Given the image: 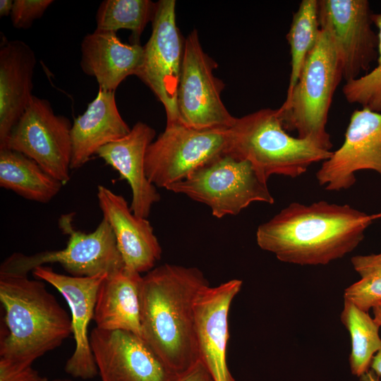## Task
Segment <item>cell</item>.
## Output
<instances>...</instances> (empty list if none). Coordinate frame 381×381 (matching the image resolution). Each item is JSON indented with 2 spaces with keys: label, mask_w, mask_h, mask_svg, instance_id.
<instances>
[{
  "label": "cell",
  "mask_w": 381,
  "mask_h": 381,
  "mask_svg": "<svg viewBox=\"0 0 381 381\" xmlns=\"http://www.w3.org/2000/svg\"><path fill=\"white\" fill-rule=\"evenodd\" d=\"M155 134L151 126L138 121L128 135L102 147L96 154L127 181L132 192L130 208L135 215L146 219L154 204L160 200L145 167L146 152Z\"/></svg>",
  "instance_id": "18"
},
{
  "label": "cell",
  "mask_w": 381,
  "mask_h": 381,
  "mask_svg": "<svg viewBox=\"0 0 381 381\" xmlns=\"http://www.w3.org/2000/svg\"><path fill=\"white\" fill-rule=\"evenodd\" d=\"M175 381H214L211 374L200 360L190 369L179 375Z\"/></svg>",
  "instance_id": "31"
},
{
  "label": "cell",
  "mask_w": 381,
  "mask_h": 381,
  "mask_svg": "<svg viewBox=\"0 0 381 381\" xmlns=\"http://www.w3.org/2000/svg\"><path fill=\"white\" fill-rule=\"evenodd\" d=\"M156 3L150 0H104L96 13V30L131 31V43H139L146 25L152 21Z\"/></svg>",
  "instance_id": "26"
},
{
  "label": "cell",
  "mask_w": 381,
  "mask_h": 381,
  "mask_svg": "<svg viewBox=\"0 0 381 381\" xmlns=\"http://www.w3.org/2000/svg\"><path fill=\"white\" fill-rule=\"evenodd\" d=\"M32 273L35 278L48 282L57 289L70 308L75 347L66 363V373L75 378H94L98 374V369L88 337V326L93 320L97 291L109 274L68 276L44 265L36 267Z\"/></svg>",
  "instance_id": "15"
},
{
  "label": "cell",
  "mask_w": 381,
  "mask_h": 381,
  "mask_svg": "<svg viewBox=\"0 0 381 381\" xmlns=\"http://www.w3.org/2000/svg\"><path fill=\"white\" fill-rule=\"evenodd\" d=\"M80 51L82 71L107 91L115 92L126 78L137 76L144 57L140 43H124L116 32L96 29L83 37Z\"/></svg>",
  "instance_id": "20"
},
{
  "label": "cell",
  "mask_w": 381,
  "mask_h": 381,
  "mask_svg": "<svg viewBox=\"0 0 381 381\" xmlns=\"http://www.w3.org/2000/svg\"><path fill=\"white\" fill-rule=\"evenodd\" d=\"M63 183L34 160L11 149L0 150V186L35 202L47 203Z\"/></svg>",
  "instance_id": "23"
},
{
  "label": "cell",
  "mask_w": 381,
  "mask_h": 381,
  "mask_svg": "<svg viewBox=\"0 0 381 381\" xmlns=\"http://www.w3.org/2000/svg\"><path fill=\"white\" fill-rule=\"evenodd\" d=\"M380 217L381 213L368 214L347 204L293 202L259 225L256 241L282 262L325 265L353 250Z\"/></svg>",
  "instance_id": "1"
},
{
  "label": "cell",
  "mask_w": 381,
  "mask_h": 381,
  "mask_svg": "<svg viewBox=\"0 0 381 381\" xmlns=\"http://www.w3.org/2000/svg\"><path fill=\"white\" fill-rule=\"evenodd\" d=\"M140 274L124 268L108 274L97 294L93 320L97 328L131 332L142 337Z\"/></svg>",
  "instance_id": "22"
},
{
  "label": "cell",
  "mask_w": 381,
  "mask_h": 381,
  "mask_svg": "<svg viewBox=\"0 0 381 381\" xmlns=\"http://www.w3.org/2000/svg\"><path fill=\"white\" fill-rule=\"evenodd\" d=\"M13 6L12 0H1L0 1V17L11 16Z\"/></svg>",
  "instance_id": "32"
},
{
  "label": "cell",
  "mask_w": 381,
  "mask_h": 381,
  "mask_svg": "<svg viewBox=\"0 0 381 381\" xmlns=\"http://www.w3.org/2000/svg\"><path fill=\"white\" fill-rule=\"evenodd\" d=\"M370 368L378 377H381V349L373 356Z\"/></svg>",
  "instance_id": "33"
},
{
  "label": "cell",
  "mask_w": 381,
  "mask_h": 381,
  "mask_svg": "<svg viewBox=\"0 0 381 381\" xmlns=\"http://www.w3.org/2000/svg\"><path fill=\"white\" fill-rule=\"evenodd\" d=\"M207 285L198 268L173 264L157 267L142 277V338L176 375L200 361L194 303Z\"/></svg>",
  "instance_id": "2"
},
{
  "label": "cell",
  "mask_w": 381,
  "mask_h": 381,
  "mask_svg": "<svg viewBox=\"0 0 381 381\" xmlns=\"http://www.w3.org/2000/svg\"><path fill=\"white\" fill-rule=\"evenodd\" d=\"M372 20L379 39L377 66L365 75L346 81L342 92L348 102L381 113V13H373Z\"/></svg>",
  "instance_id": "28"
},
{
  "label": "cell",
  "mask_w": 381,
  "mask_h": 381,
  "mask_svg": "<svg viewBox=\"0 0 381 381\" xmlns=\"http://www.w3.org/2000/svg\"><path fill=\"white\" fill-rule=\"evenodd\" d=\"M52 381H71L70 380H67V379H60V378H58V379H54Z\"/></svg>",
  "instance_id": "36"
},
{
  "label": "cell",
  "mask_w": 381,
  "mask_h": 381,
  "mask_svg": "<svg viewBox=\"0 0 381 381\" xmlns=\"http://www.w3.org/2000/svg\"><path fill=\"white\" fill-rule=\"evenodd\" d=\"M97 197L114 234L124 269L139 274L151 270L162 250L150 222L135 215L122 195L104 186H97Z\"/></svg>",
  "instance_id": "17"
},
{
  "label": "cell",
  "mask_w": 381,
  "mask_h": 381,
  "mask_svg": "<svg viewBox=\"0 0 381 381\" xmlns=\"http://www.w3.org/2000/svg\"><path fill=\"white\" fill-rule=\"evenodd\" d=\"M320 30L318 1L302 0L294 13L286 40L290 46L291 73L286 95L296 84L306 58L314 47Z\"/></svg>",
  "instance_id": "25"
},
{
  "label": "cell",
  "mask_w": 381,
  "mask_h": 381,
  "mask_svg": "<svg viewBox=\"0 0 381 381\" xmlns=\"http://www.w3.org/2000/svg\"><path fill=\"white\" fill-rule=\"evenodd\" d=\"M121 117L114 91L99 89L85 112L74 119L71 130V169L83 167L102 147L129 133Z\"/></svg>",
  "instance_id": "21"
},
{
  "label": "cell",
  "mask_w": 381,
  "mask_h": 381,
  "mask_svg": "<svg viewBox=\"0 0 381 381\" xmlns=\"http://www.w3.org/2000/svg\"><path fill=\"white\" fill-rule=\"evenodd\" d=\"M351 261L361 278L344 289V299L368 312L381 304V252L356 255Z\"/></svg>",
  "instance_id": "27"
},
{
  "label": "cell",
  "mask_w": 381,
  "mask_h": 381,
  "mask_svg": "<svg viewBox=\"0 0 381 381\" xmlns=\"http://www.w3.org/2000/svg\"><path fill=\"white\" fill-rule=\"evenodd\" d=\"M332 152L290 135L277 109H262L236 118L229 129L226 151L250 162L266 182L272 175L296 178L310 165L329 159Z\"/></svg>",
  "instance_id": "4"
},
{
  "label": "cell",
  "mask_w": 381,
  "mask_h": 381,
  "mask_svg": "<svg viewBox=\"0 0 381 381\" xmlns=\"http://www.w3.org/2000/svg\"><path fill=\"white\" fill-rule=\"evenodd\" d=\"M36 64L35 52L25 42L3 40L0 47V150L6 147L13 127L32 100Z\"/></svg>",
  "instance_id": "19"
},
{
  "label": "cell",
  "mask_w": 381,
  "mask_h": 381,
  "mask_svg": "<svg viewBox=\"0 0 381 381\" xmlns=\"http://www.w3.org/2000/svg\"><path fill=\"white\" fill-rule=\"evenodd\" d=\"M218 64L202 49L193 30L184 42L177 91L179 122L195 129L229 128L236 119L221 99L223 81L214 75Z\"/></svg>",
  "instance_id": "9"
},
{
  "label": "cell",
  "mask_w": 381,
  "mask_h": 381,
  "mask_svg": "<svg viewBox=\"0 0 381 381\" xmlns=\"http://www.w3.org/2000/svg\"><path fill=\"white\" fill-rule=\"evenodd\" d=\"M152 28L137 77L163 104L171 125L179 122L176 99L185 42L176 25L174 0L156 3Z\"/></svg>",
  "instance_id": "11"
},
{
  "label": "cell",
  "mask_w": 381,
  "mask_h": 381,
  "mask_svg": "<svg viewBox=\"0 0 381 381\" xmlns=\"http://www.w3.org/2000/svg\"><path fill=\"white\" fill-rule=\"evenodd\" d=\"M72 123L50 102L34 96L13 127L6 147L20 152L65 185L70 180Z\"/></svg>",
  "instance_id": "12"
},
{
  "label": "cell",
  "mask_w": 381,
  "mask_h": 381,
  "mask_svg": "<svg viewBox=\"0 0 381 381\" xmlns=\"http://www.w3.org/2000/svg\"><path fill=\"white\" fill-rule=\"evenodd\" d=\"M90 341L102 381H175L179 375L131 332L95 327Z\"/></svg>",
  "instance_id": "13"
},
{
  "label": "cell",
  "mask_w": 381,
  "mask_h": 381,
  "mask_svg": "<svg viewBox=\"0 0 381 381\" xmlns=\"http://www.w3.org/2000/svg\"><path fill=\"white\" fill-rule=\"evenodd\" d=\"M342 79L341 68L328 34L320 29L291 92L277 109L284 128L298 138L331 150L326 130L334 91Z\"/></svg>",
  "instance_id": "5"
},
{
  "label": "cell",
  "mask_w": 381,
  "mask_h": 381,
  "mask_svg": "<svg viewBox=\"0 0 381 381\" xmlns=\"http://www.w3.org/2000/svg\"><path fill=\"white\" fill-rule=\"evenodd\" d=\"M73 213L59 218L58 226L68 235L66 246L59 250L41 251L33 255L13 253L1 264L0 274L28 276L36 267L59 263L75 277H93L111 274L124 268L111 226L105 218L91 233L75 229Z\"/></svg>",
  "instance_id": "6"
},
{
  "label": "cell",
  "mask_w": 381,
  "mask_h": 381,
  "mask_svg": "<svg viewBox=\"0 0 381 381\" xmlns=\"http://www.w3.org/2000/svg\"><path fill=\"white\" fill-rule=\"evenodd\" d=\"M341 321L351 340L349 365L351 373L361 377L368 373L373 356L381 349L380 326L368 312L344 299Z\"/></svg>",
  "instance_id": "24"
},
{
  "label": "cell",
  "mask_w": 381,
  "mask_h": 381,
  "mask_svg": "<svg viewBox=\"0 0 381 381\" xmlns=\"http://www.w3.org/2000/svg\"><path fill=\"white\" fill-rule=\"evenodd\" d=\"M373 318L376 322L381 327V304L373 308Z\"/></svg>",
  "instance_id": "34"
},
{
  "label": "cell",
  "mask_w": 381,
  "mask_h": 381,
  "mask_svg": "<svg viewBox=\"0 0 381 381\" xmlns=\"http://www.w3.org/2000/svg\"><path fill=\"white\" fill-rule=\"evenodd\" d=\"M242 281L229 280L219 286H206L194 303L195 327L200 360L214 381H235L226 363L229 337V312Z\"/></svg>",
  "instance_id": "16"
},
{
  "label": "cell",
  "mask_w": 381,
  "mask_h": 381,
  "mask_svg": "<svg viewBox=\"0 0 381 381\" xmlns=\"http://www.w3.org/2000/svg\"><path fill=\"white\" fill-rule=\"evenodd\" d=\"M0 381H48L39 373L27 365L0 358Z\"/></svg>",
  "instance_id": "30"
},
{
  "label": "cell",
  "mask_w": 381,
  "mask_h": 381,
  "mask_svg": "<svg viewBox=\"0 0 381 381\" xmlns=\"http://www.w3.org/2000/svg\"><path fill=\"white\" fill-rule=\"evenodd\" d=\"M52 0H15L11 13L13 26L18 29H28L35 20L40 18Z\"/></svg>",
  "instance_id": "29"
},
{
  "label": "cell",
  "mask_w": 381,
  "mask_h": 381,
  "mask_svg": "<svg viewBox=\"0 0 381 381\" xmlns=\"http://www.w3.org/2000/svg\"><path fill=\"white\" fill-rule=\"evenodd\" d=\"M0 301L7 330L0 358L32 365L72 334L71 318L42 280L0 274Z\"/></svg>",
  "instance_id": "3"
},
{
  "label": "cell",
  "mask_w": 381,
  "mask_h": 381,
  "mask_svg": "<svg viewBox=\"0 0 381 381\" xmlns=\"http://www.w3.org/2000/svg\"><path fill=\"white\" fill-rule=\"evenodd\" d=\"M368 0H319L318 19L334 46L345 81L369 72L377 61L379 39L372 28Z\"/></svg>",
  "instance_id": "10"
},
{
  "label": "cell",
  "mask_w": 381,
  "mask_h": 381,
  "mask_svg": "<svg viewBox=\"0 0 381 381\" xmlns=\"http://www.w3.org/2000/svg\"><path fill=\"white\" fill-rule=\"evenodd\" d=\"M361 377H362L361 381H379L371 373H365Z\"/></svg>",
  "instance_id": "35"
},
{
  "label": "cell",
  "mask_w": 381,
  "mask_h": 381,
  "mask_svg": "<svg viewBox=\"0 0 381 381\" xmlns=\"http://www.w3.org/2000/svg\"><path fill=\"white\" fill-rule=\"evenodd\" d=\"M167 190L206 205L217 218L236 215L253 202H274L251 164L226 152Z\"/></svg>",
  "instance_id": "7"
},
{
  "label": "cell",
  "mask_w": 381,
  "mask_h": 381,
  "mask_svg": "<svg viewBox=\"0 0 381 381\" xmlns=\"http://www.w3.org/2000/svg\"><path fill=\"white\" fill-rule=\"evenodd\" d=\"M229 128L195 129L180 122L166 125L149 145L145 172L156 187L167 189L226 152Z\"/></svg>",
  "instance_id": "8"
},
{
  "label": "cell",
  "mask_w": 381,
  "mask_h": 381,
  "mask_svg": "<svg viewBox=\"0 0 381 381\" xmlns=\"http://www.w3.org/2000/svg\"><path fill=\"white\" fill-rule=\"evenodd\" d=\"M365 169L381 177V113L361 108L353 111L343 144L322 162L315 176L326 190L339 191L351 188L355 174Z\"/></svg>",
  "instance_id": "14"
}]
</instances>
